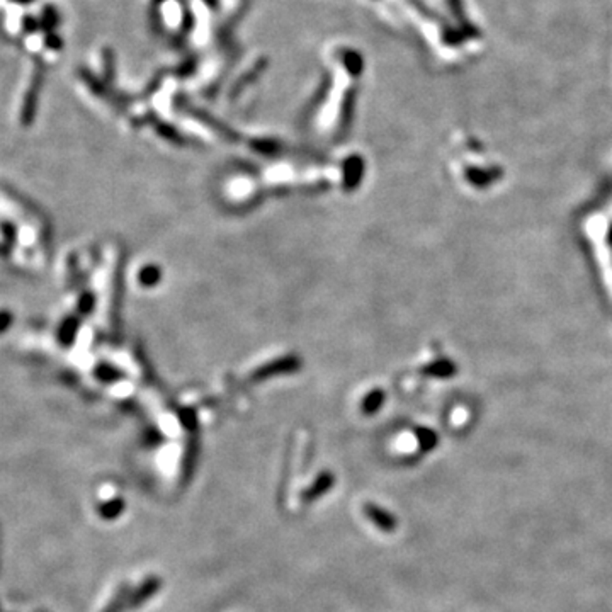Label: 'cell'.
Returning a JSON list of instances; mask_svg holds the SVG:
<instances>
[{"label": "cell", "instance_id": "1", "mask_svg": "<svg viewBox=\"0 0 612 612\" xmlns=\"http://www.w3.org/2000/svg\"><path fill=\"white\" fill-rule=\"evenodd\" d=\"M41 85H43V72L39 70V67H38L34 77H32V84H31L30 91H28L26 97H24L23 111H21V122H23V126H30L32 120H34Z\"/></svg>", "mask_w": 612, "mask_h": 612}, {"label": "cell", "instance_id": "2", "mask_svg": "<svg viewBox=\"0 0 612 612\" xmlns=\"http://www.w3.org/2000/svg\"><path fill=\"white\" fill-rule=\"evenodd\" d=\"M362 510H364L367 519L383 532H395V529L398 527L397 517L388 512V510H384L383 507L376 505L374 502H366Z\"/></svg>", "mask_w": 612, "mask_h": 612}, {"label": "cell", "instance_id": "3", "mask_svg": "<svg viewBox=\"0 0 612 612\" xmlns=\"http://www.w3.org/2000/svg\"><path fill=\"white\" fill-rule=\"evenodd\" d=\"M480 34L477 28L473 24H468V26L461 28H446L442 32V41L449 46H458L461 43L466 41L468 38H477Z\"/></svg>", "mask_w": 612, "mask_h": 612}, {"label": "cell", "instance_id": "4", "mask_svg": "<svg viewBox=\"0 0 612 612\" xmlns=\"http://www.w3.org/2000/svg\"><path fill=\"white\" fill-rule=\"evenodd\" d=\"M332 485H334V477H332V474H330V473L320 474V478L315 481V485H312V487H309L303 493V500H306V502H309V500L318 499V496H322L323 493L329 492V490L332 488Z\"/></svg>", "mask_w": 612, "mask_h": 612}, {"label": "cell", "instance_id": "5", "mask_svg": "<svg viewBox=\"0 0 612 612\" xmlns=\"http://www.w3.org/2000/svg\"><path fill=\"white\" fill-rule=\"evenodd\" d=\"M158 589H160V580L155 577L149 578V580L143 582V585L136 590L135 595L131 597V602H129V606H140V604H143L145 600H149Z\"/></svg>", "mask_w": 612, "mask_h": 612}, {"label": "cell", "instance_id": "6", "mask_svg": "<svg viewBox=\"0 0 612 612\" xmlns=\"http://www.w3.org/2000/svg\"><path fill=\"white\" fill-rule=\"evenodd\" d=\"M342 61H344V67L352 77H358L361 75L362 68H364V60H362L361 53L354 52V50H345L344 56H342Z\"/></svg>", "mask_w": 612, "mask_h": 612}, {"label": "cell", "instance_id": "7", "mask_svg": "<svg viewBox=\"0 0 612 612\" xmlns=\"http://www.w3.org/2000/svg\"><path fill=\"white\" fill-rule=\"evenodd\" d=\"M58 23H60L58 10H56L53 6H46L45 9H43L41 21H39V24H41V30L53 32V30L58 26Z\"/></svg>", "mask_w": 612, "mask_h": 612}, {"label": "cell", "instance_id": "8", "mask_svg": "<svg viewBox=\"0 0 612 612\" xmlns=\"http://www.w3.org/2000/svg\"><path fill=\"white\" fill-rule=\"evenodd\" d=\"M100 516L104 519H116L118 516L124 510V502L122 500H113V502H106L100 505Z\"/></svg>", "mask_w": 612, "mask_h": 612}, {"label": "cell", "instance_id": "9", "mask_svg": "<svg viewBox=\"0 0 612 612\" xmlns=\"http://www.w3.org/2000/svg\"><path fill=\"white\" fill-rule=\"evenodd\" d=\"M448 3H449V7H451V10H452V14H455L456 19L459 21L461 26H468L470 23H468L466 17H464V10H463V6H461V0H448Z\"/></svg>", "mask_w": 612, "mask_h": 612}, {"label": "cell", "instance_id": "10", "mask_svg": "<svg viewBox=\"0 0 612 612\" xmlns=\"http://www.w3.org/2000/svg\"><path fill=\"white\" fill-rule=\"evenodd\" d=\"M14 323V313L9 309H0V336L6 334Z\"/></svg>", "mask_w": 612, "mask_h": 612}, {"label": "cell", "instance_id": "11", "mask_svg": "<svg viewBox=\"0 0 612 612\" xmlns=\"http://www.w3.org/2000/svg\"><path fill=\"white\" fill-rule=\"evenodd\" d=\"M45 45H46V48H50V50H60L61 46H63V41H61L60 36L53 31V32H48V34H46Z\"/></svg>", "mask_w": 612, "mask_h": 612}, {"label": "cell", "instance_id": "12", "mask_svg": "<svg viewBox=\"0 0 612 612\" xmlns=\"http://www.w3.org/2000/svg\"><path fill=\"white\" fill-rule=\"evenodd\" d=\"M23 26H24V31H26L28 34H31V32L38 31L39 28H41V24H39V21H36L34 17L28 16L23 19Z\"/></svg>", "mask_w": 612, "mask_h": 612}, {"label": "cell", "instance_id": "13", "mask_svg": "<svg viewBox=\"0 0 612 612\" xmlns=\"http://www.w3.org/2000/svg\"><path fill=\"white\" fill-rule=\"evenodd\" d=\"M2 228H3V232H2L3 239H6L7 242H12V240H16V226L9 225V223H3Z\"/></svg>", "mask_w": 612, "mask_h": 612}, {"label": "cell", "instance_id": "14", "mask_svg": "<svg viewBox=\"0 0 612 612\" xmlns=\"http://www.w3.org/2000/svg\"><path fill=\"white\" fill-rule=\"evenodd\" d=\"M12 2H17V3H31V2H34V0H12Z\"/></svg>", "mask_w": 612, "mask_h": 612}]
</instances>
